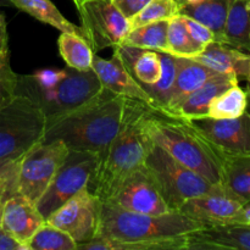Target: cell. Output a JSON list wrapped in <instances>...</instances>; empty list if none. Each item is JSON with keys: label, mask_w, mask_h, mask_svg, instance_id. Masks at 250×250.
<instances>
[{"label": "cell", "mask_w": 250, "mask_h": 250, "mask_svg": "<svg viewBox=\"0 0 250 250\" xmlns=\"http://www.w3.org/2000/svg\"><path fill=\"white\" fill-rule=\"evenodd\" d=\"M126 98L103 88L77 109L46 121L43 141L62 142L68 150L90 151L102 156L119 133Z\"/></svg>", "instance_id": "obj_1"}, {"label": "cell", "mask_w": 250, "mask_h": 250, "mask_svg": "<svg viewBox=\"0 0 250 250\" xmlns=\"http://www.w3.org/2000/svg\"><path fill=\"white\" fill-rule=\"evenodd\" d=\"M146 103L126 98L121 128L105 153L88 185V190L100 202H106L125 177L144 165L154 142L146 127Z\"/></svg>", "instance_id": "obj_2"}, {"label": "cell", "mask_w": 250, "mask_h": 250, "mask_svg": "<svg viewBox=\"0 0 250 250\" xmlns=\"http://www.w3.org/2000/svg\"><path fill=\"white\" fill-rule=\"evenodd\" d=\"M102 89L93 68L78 71L66 66L61 70L45 68L32 75H19L15 94L36 103L46 121H50L85 104Z\"/></svg>", "instance_id": "obj_3"}, {"label": "cell", "mask_w": 250, "mask_h": 250, "mask_svg": "<svg viewBox=\"0 0 250 250\" xmlns=\"http://www.w3.org/2000/svg\"><path fill=\"white\" fill-rule=\"evenodd\" d=\"M144 127L154 144L214 185L222 183V159L188 120L148 106Z\"/></svg>", "instance_id": "obj_4"}, {"label": "cell", "mask_w": 250, "mask_h": 250, "mask_svg": "<svg viewBox=\"0 0 250 250\" xmlns=\"http://www.w3.org/2000/svg\"><path fill=\"white\" fill-rule=\"evenodd\" d=\"M202 227L177 211L164 215L139 214L102 202L97 237L119 241H158L186 236Z\"/></svg>", "instance_id": "obj_5"}, {"label": "cell", "mask_w": 250, "mask_h": 250, "mask_svg": "<svg viewBox=\"0 0 250 250\" xmlns=\"http://www.w3.org/2000/svg\"><path fill=\"white\" fill-rule=\"evenodd\" d=\"M46 117L41 107L21 94L0 106V160L17 159L44 139Z\"/></svg>", "instance_id": "obj_6"}, {"label": "cell", "mask_w": 250, "mask_h": 250, "mask_svg": "<svg viewBox=\"0 0 250 250\" xmlns=\"http://www.w3.org/2000/svg\"><path fill=\"white\" fill-rule=\"evenodd\" d=\"M144 165L153 175L161 195L172 211L188 199L207 194L221 186L214 185L190 170L156 144L149 151Z\"/></svg>", "instance_id": "obj_7"}, {"label": "cell", "mask_w": 250, "mask_h": 250, "mask_svg": "<svg viewBox=\"0 0 250 250\" xmlns=\"http://www.w3.org/2000/svg\"><path fill=\"white\" fill-rule=\"evenodd\" d=\"M100 156L90 151L68 150L48 188L37 202V208L46 220L49 215L62 207L78 192L88 188L89 181L99 164Z\"/></svg>", "instance_id": "obj_8"}, {"label": "cell", "mask_w": 250, "mask_h": 250, "mask_svg": "<svg viewBox=\"0 0 250 250\" xmlns=\"http://www.w3.org/2000/svg\"><path fill=\"white\" fill-rule=\"evenodd\" d=\"M67 154L68 148L59 139L32 146L20 160L17 193L37 204Z\"/></svg>", "instance_id": "obj_9"}, {"label": "cell", "mask_w": 250, "mask_h": 250, "mask_svg": "<svg viewBox=\"0 0 250 250\" xmlns=\"http://www.w3.org/2000/svg\"><path fill=\"white\" fill-rule=\"evenodd\" d=\"M84 38L98 53L121 45L129 32V22L112 0H85L77 7Z\"/></svg>", "instance_id": "obj_10"}, {"label": "cell", "mask_w": 250, "mask_h": 250, "mask_svg": "<svg viewBox=\"0 0 250 250\" xmlns=\"http://www.w3.org/2000/svg\"><path fill=\"white\" fill-rule=\"evenodd\" d=\"M100 204L102 202L84 188L49 215L45 222L66 232L78 247L97 237Z\"/></svg>", "instance_id": "obj_11"}, {"label": "cell", "mask_w": 250, "mask_h": 250, "mask_svg": "<svg viewBox=\"0 0 250 250\" xmlns=\"http://www.w3.org/2000/svg\"><path fill=\"white\" fill-rule=\"evenodd\" d=\"M106 202L127 211L139 214L164 215L172 211L146 165L125 177Z\"/></svg>", "instance_id": "obj_12"}, {"label": "cell", "mask_w": 250, "mask_h": 250, "mask_svg": "<svg viewBox=\"0 0 250 250\" xmlns=\"http://www.w3.org/2000/svg\"><path fill=\"white\" fill-rule=\"evenodd\" d=\"M207 139L216 153L224 158L250 156V112L247 110L234 119L188 120Z\"/></svg>", "instance_id": "obj_13"}, {"label": "cell", "mask_w": 250, "mask_h": 250, "mask_svg": "<svg viewBox=\"0 0 250 250\" xmlns=\"http://www.w3.org/2000/svg\"><path fill=\"white\" fill-rule=\"evenodd\" d=\"M243 204L222 186L212 192L188 199L176 211L194 220L203 227L233 224Z\"/></svg>", "instance_id": "obj_14"}, {"label": "cell", "mask_w": 250, "mask_h": 250, "mask_svg": "<svg viewBox=\"0 0 250 250\" xmlns=\"http://www.w3.org/2000/svg\"><path fill=\"white\" fill-rule=\"evenodd\" d=\"M92 68L97 73L103 88L128 99L146 103L149 106L153 107V100L150 95L146 93L143 85L137 82L136 78L129 73L115 49L110 59H103L94 54Z\"/></svg>", "instance_id": "obj_15"}, {"label": "cell", "mask_w": 250, "mask_h": 250, "mask_svg": "<svg viewBox=\"0 0 250 250\" xmlns=\"http://www.w3.org/2000/svg\"><path fill=\"white\" fill-rule=\"evenodd\" d=\"M250 250V224L202 227L187 234V250Z\"/></svg>", "instance_id": "obj_16"}, {"label": "cell", "mask_w": 250, "mask_h": 250, "mask_svg": "<svg viewBox=\"0 0 250 250\" xmlns=\"http://www.w3.org/2000/svg\"><path fill=\"white\" fill-rule=\"evenodd\" d=\"M45 224L36 203L20 193L6 199L2 211L1 227L15 239L27 247L29 239Z\"/></svg>", "instance_id": "obj_17"}, {"label": "cell", "mask_w": 250, "mask_h": 250, "mask_svg": "<svg viewBox=\"0 0 250 250\" xmlns=\"http://www.w3.org/2000/svg\"><path fill=\"white\" fill-rule=\"evenodd\" d=\"M238 78L229 73H217L203 83L199 88L190 93L185 102L173 111L171 116L185 120H194L207 117L209 105L214 98L221 94L234 84H238Z\"/></svg>", "instance_id": "obj_18"}, {"label": "cell", "mask_w": 250, "mask_h": 250, "mask_svg": "<svg viewBox=\"0 0 250 250\" xmlns=\"http://www.w3.org/2000/svg\"><path fill=\"white\" fill-rule=\"evenodd\" d=\"M219 72L190 58L176 56V77L171 90L170 102L163 114L172 115L186 98Z\"/></svg>", "instance_id": "obj_19"}, {"label": "cell", "mask_w": 250, "mask_h": 250, "mask_svg": "<svg viewBox=\"0 0 250 250\" xmlns=\"http://www.w3.org/2000/svg\"><path fill=\"white\" fill-rule=\"evenodd\" d=\"M193 59L219 73L234 75L238 81H246L250 70V54L219 42L210 43Z\"/></svg>", "instance_id": "obj_20"}, {"label": "cell", "mask_w": 250, "mask_h": 250, "mask_svg": "<svg viewBox=\"0 0 250 250\" xmlns=\"http://www.w3.org/2000/svg\"><path fill=\"white\" fill-rule=\"evenodd\" d=\"M119 53L122 62L137 82L142 85H150L161 77L160 53L148 49L121 45L114 48Z\"/></svg>", "instance_id": "obj_21"}, {"label": "cell", "mask_w": 250, "mask_h": 250, "mask_svg": "<svg viewBox=\"0 0 250 250\" xmlns=\"http://www.w3.org/2000/svg\"><path fill=\"white\" fill-rule=\"evenodd\" d=\"M231 0H200L195 4H180L178 15L187 16L207 26L215 41L225 43V26Z\"/></svg>", "instance_id": "obj_22"}, {"label": "cell", "mask_w": 250, "mask_h": 250, "mask_svg": "<svg viewBox=\"0 0 250 250\" xmlns=\"http://www.w3.org/2000/svg\"><path fill=\"white\" fill-rule=\"evenodd\" d=\"M225 44L250 54V0L229 1Z\"/></svg>", "instance_id": "obj_23"}, {"label": "cell", "mask_w": 250, "mask_h": 250, "mask_svg": "<svg viewBox=\"0 0 250 250\" xmlns=\"http://www.w3.org/2000/svg\"><path fill=\"white\" fill-rule=\"evenodd\" d=\"M77 250H187V234L158 241H119L95 237L78 246Z\"/></svg>", "instance_id": "obj_24"}, {"label": "cell", "mask_w": 250, "mask_h": 250, "mask_svg": "<svg viewBox=\"0 0 250 250\" xmlns=\"http://www.w3.org/2000/svg\"><path fill=\"white\" fill-rule=\"evenodd\" d=\"M221 186L243 205L250 202V156L222 159Z\"/></svg>", "instance_id": "obj_25"}, {"label": "cell", "mask_w": 250, "mask_h": 250, "mask_svg": "<svg viewBox=\"0 0 250 250\" xmlns=\"http://www.w3.org/2000/svg\"><path fill=\"white\" fill-rule=\"evenodd\" d=\"M12 6L31 15L38 21L48 23L60 32L73 33L84 38L82 28L68 21L50 0H10Z\"/></svg>", "instance_id": "obj_26"}, {"label": "cell", "mask_w": 250, "mask_h": 250, "mask_svg": "<svg viewBox=\"0 0 250 250\" xmlns=\"http://www.w3.org/2000/svg\"><path fill=\"white\" fill-rule=\"evenodd\" d=\"M168 20L150 22L129 29L122 44L139 49L167 53Z\"/></svg>", "instance_id": "obj_27"}, {"label": "cell", "mask_w": 250, "mask_h": 250, "mask_svg": "<svg viewBox=\"0 0 250 250\" xmlns=\"http://www.w3.org/2000/svg\"><path fill=\"white\" fill-rule=\"evenodd\" d=\"M58 45L66 66L78 71H88L92 68L94 51L87 39L77 34L61 32Z\"/></svg>", "instance_id": "obj_28"}, {"label": "cell", "mask_w": 250, "mask_h": 250, "mask_svg": "<svg viewBox=\"0 0 250 250\" xmlns=\"http://www.w3.org/2000/svg\"><path fill=\"white\" fill-rule=\"evenodd\" d=\"M204 48L192 38L181 15L168 20L167 54L177 58L193 59L199 55Z\"/></svg>", "instance_id": "obj_29"}, {"label": "cell", "mask_w": 250, "mask_h": 250, "mask_svg": "<svg viewBox=\"0 0 250 250\" xmlns=\"http://www.w3.org/2000/svg\"><path fill=\"white\" fill-rule=\"evenodd\" d=\"M248 110V95L238 84H234L212 99L208 116L212 119H234Z\"/></svg>", "instance_id": "obj_30"}, {"label": "cell", "mask_w": 250, "mask_h": 250, "mask_svg": "<svg viewBox=\"0 0 250 250\" xmlns=\"http://www.w3.org/2000/svg\"><path fill=\"white\" fill-rule=\"evenodd\" d=\"M161 77L156 83L143 85L153 100V109L164 112L170 102L171 90L176 77V56L167 53H160Z\"/></svg>", "instance_id": "obj_31"}, {"label": "cell", "mask_w": 250, "mask_h": 250, "mask_svg": "<svg viewBox=\"0 0 250 250\" xmlns=\"http://www.w3.org/2000/svg\"><path fill=\"white\" fill-rule=\"evenodd\" d=\"M27 250H77V243L66 232L45 222L29 239Z\"/></svg>", "instance_id": "obj_32"}, {"label": "cell", "mask_w": 250, "mask_h": 250, "mask_svg": "<svg viewBox=\"0 0 250 250\" xmlns=\"http://www.w3.org/2000/svg\"><path fill=\"white\" fill-rule=\"evenodd\" d=\"M180 4L177 0H150L141 11L128 20L129 29L150 22L170 20L178 15Z\"/></svg>", "instance_id": "obj_33"}, {"label": "cell", "mask_w": 250, "mask_h": 250, "mask_svg": "<svg viewBox=\"0 0 250 250\" xmlns=\"http://www.w3.org/2000/svg\"><path fill=\"white\" fill-rule=\"evenodd\" d=\"M17 76L10 65V51L0 53V106L15 95Z\"/></svg>", "instance_id": "obj_34"}, {"label": "cell", "mask_w": 250, "mask_h": 250, "mask_svg": "<svg viewBox=\"0 0 250 250\" xmlns=\"http://www.w3.org/2000/svg\"><path fill=\"white\" fill-rule=\"evenodd\" d=\"M21 158L0 160V193L5 190L17 192V171Z\"/></svg>", "instance_id": "obj_35"}, {"label": "cell", "mask_w": 250, "mask_h": 250, "mask_svg": "<svg viewBox=\"0 0 250 250\" xmlns=\"http://www.w3.org/2000/svg\"><path fill=\"white\" fill-rule=\"evenodd\" d=\"M182 16V15H181ZM183 17V21H185L186 26H187L188 32L189 34L192 36V38L194 39L197 43H199L200 45L203 46H207L209 45L210 43L212 42H216L215 41V36L207 26L202 24L200 22L195 21V20L189 19L187 16H182Z\"/></svg>", "instance_id": "obj_36"}, {"label": "cell", "mask_w": 250, "mask_h": 250, "mask_svg": "<svg viewBox=\"0 0 250 250\" xmlns=\"http://www.w3.org/2000/svg\"><path fill=\"white\" fill-rule=\"evenodd\" d=\"M150 0H112L115 6L121 11L127 20L138 14Z\"/></svg>", "instance_id": "obj_37"}, {"label": "cell", "mask_w": 250, "mask_h": 250, "mask_svg": "<svg viewBox=\"0 0 250 250\" xmlns=\"http://www.w3.org/2000/svg\"><path fill=\"white\" fill-rule=\"evenodd\" d=\"M0 250H27V247L0 226Z\"/></svg>", "instance_id": "obj_38"}, {"label": "cell", "mask_w": 250, "mask_h": 250, "mask_svg": "<svg viewBox=\"0 0 250 250\" xmlns=\"http://www.w3.org/2000/svg\"><path fill=\"white\" fill-rule=\"evenodd\" d=\"M9 51V36H7V26L4 14L0 12V53Z\"/></svg>", "instance_id": "obj_39"}, {"label": "cell", "mask_w": 250, "mask_h": 250, "mask_svg": "<svg viewBox=\"0 0 250 250\" xmlns=\"http://www.w3.org/2000/svg\"><path fill=\"white\" fill-rule=\"evenodd\" d=\"M234 222H241V224H250V202L244 204L239 212L237 214Z\"/></svg>", "instance_id": "obj_40"}, {"label": "cell", "mask_w": 250, "mask_h": 250, "mask_svg": "<svg viewBox=\"0 0 250 250\" xmlns=\"http://www.w3.org/2000/svg\"><path fill=\"white\" fill-rule=\"evenodd\" d=\"M12 194H15V193L11 192V190H5V192L0 193V226H1V221H2V211H4V204H5V202H6L7 198L11 197Z\"/></svg>", "instance_id": "obj_41"}, {"label": "cell", "mask_w": 250, "mask_h": 250, "mask_svg": "<svg viewBox=\"0 0 250 250\" xmlns=\"http://www.w3.org/2000/svg\"><path fill=\"white\" fill-rule=\"evenodd\" d=\"M247 95H248V106L250 105V70L248 73V77H247Z\"/></svg>", "instance_id": "obj_42"}, {"label": "cell", "mask_w": 250, "mask_h": 250, "mask_svg": "<svg viewBox=\"0 0 250 250\" xmlns=\"http://www.w3.org/2000/svg\"><path fill=\"white\" fill-rule=\"evenodd\" d=\"M1 5H11V2H10V0H0V6Z\"/></svg>", "instance_id": "obj_43"}, {"label": "cell", "mask_w": 250, "mask_h": 250, "mask_svg": "<svg viewBox=\"0 0 250 250\" xmlns=\"http://www.w3.org/2000/svg\"><path fill=\"white\" fill-rule=\"evenodd\" d=\"M73 2H75V5H76V7H78L81 5V2L82 1H85V0H72Z\"/></svg>", "instance_id": "obj_44"}]
</instances>
